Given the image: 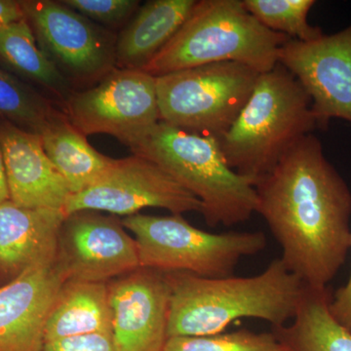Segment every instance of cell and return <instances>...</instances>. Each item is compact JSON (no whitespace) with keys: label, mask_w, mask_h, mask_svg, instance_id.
Here are the masks:
<instances>
[{"label":"cell","mask_w":351,"mask_h":351,"mask_svg":"<svg viewBox=\"0 0 351 351\" xmlns=\"http://www.w3.org/2000/svg\"><path fill=\"white\" fill-rule=\"evenodd\" d=\"M257 212L282 249L281 260L307 287L328 288L351 243V191L313 134L256 184Z\"/></svg>","instance_id":"6da1fadb"},{"label":"cell","mask_w":351,"mask_h":351,"mask_svg":"<svg viewBox=\"0 0 351 351\" xmlns=\"http://www.w3.org/2000/svg\"><path fill=\"white\" fill-rule=\"evenodd\" d=\"M166 274L171 288L168 339L219 334L241 318L267 321L272 328L284 326L294 318L306 287L281 258L250 277Z\"/></svg>","instance_id":"7a4b0ae2"},{"label":"cell","mask_w":351,"mask_h":351,"mask_svg":"<svg viewBox=\"0 0 351 351\" xmlns=\"http://www.w3.org/2000/svg\"><path fill=\"white\" fill-rule=\"evenodd\" d=\"M316 128L311 97L278 64L261 73L239 117L217 140L228 165L256 186L284 154Z\"/></svg>","instance_id":"3957f363"},{"label":"cell","mask_w":351,"mask_h":351,"mask_svg":"<svg viewBox=\"0 0 351 351\" xmlns=\"http://www.w3.org/2000/svg\"><path fill=\"white\" fill-rule=\"evenodd\" d=\"M126 145L198 198L208 226H235L257 212L255 184L228 165L216 138L159 121Z\"/></svg>","instance_id":"277c9868"},{"label":"cell","mask_w":351,"mask_h":351,"mask_svg":"<svg viewBox=\"0 0 351 351\" xmlns=\"http://www.w3.org/2000/svg\"><path fill=\"white\" fill-rule=\"evenodd\" d=\"M289 39L261 24L242 0H201L142 71L157 77L204 64L235 62L267 73L278 64L279 52Z\"/></svg>","instance_id":"5b68a950"},{"label":"cell","mask_w":351,"mask_h":351,"mask_svg":"<svg viewBox=\"0 0 351 351\" xmlns=\"http://www.w3.org/2000/svg\"><path fill=\"white\" fill-rule=\"evenodd\" d=\"M122 225L135 235L141 269L188 272L204 278L232 276L240 260L267 248L261 232L214 234L191 226L182 215L135 214Z\"/></svg>","instance_id":"8992f818"},{"label":"cell","mask_w":351,"mask_h":351,"mask_svg":"<svg viewBox=\"0 0 351 351\" xmlns=\"http://www.w3.org/2000/svg\"><path fill=\"white\" fill-rule=\"evenodd\" d=\"M260 75L226 62L157 76L160 121L218 138L239 117Z\"/></svg>","instance_id":"52a82bcc"},{"label":"cell","mask_w":351,"mask_h":351,"mask_svg":"<svg viewBox=\"0 0 351 351\" xmlns=\"http://www.w3.org/2000/svg\"><path fill=\"white\" fill-rule=\"evenodd\" d=\"M68 119L83 135L108 134L127 145L160 121L156 77L112 69L96 86L69 95Z\"/></svg>","instance_id":"ba28073f"},{"label":"cell","mask_w":351,"mask_h":351,"mask_svg":"<svg viewBox=\"0 0 351 351\" xmlns=\"http://www.w3.org/2000/svg\"><path fill=\"white\" fill-rule=\"evenodd\" d=\"M149 207L166 209L172 215L203 211L201 201L165 171L133 154L115 159L96 184L71 195L64 213L66 217L80 211H103L128 217Z\"/></svg>","instance_id":"9c48e42d"},{"label":"cell","mask_w":351,"mask_h":351,"mask_svg":"<svg viewBox=\"0 0 351 351\" xmlns=\"http://www.w3.org/2000/svg\"><path fill=\"white\" fill-rule=\"evenodd\" d=\"M56 262L66 281L106 282L140 267L137 244L121 221L97 211H80L64 219Z\"/></svg>","instance_id":"30bf717a"},{"label":"cell","mask_w":351,"mask_h":351,"mask_svg":"<svg viewBox=\"0 0 351 351\" xmlns=\"http://www.w3.org/2000/svg\"><path fill=\"white\" fill-rule=\"evenodd\" d=\"M21 5L39 47L64 75L88 80L112 71L115 45L82 14L61 1L25 0Z\"/></svg>","instance_id":"8fae6325"},{"label":"cell","mask_w":351,"mask_h":351,"mask_svg":"<svg viewBox=\"0 0 351 351\" xmlns=\"http://www.w3.org/2000/svg\"><path fill=\"white\" fill-rule=\"evenodd\" d=\"M278 64L311 97L318 128L326 129L332 119L351 124V25L313 41L289 39L279 52Z\"/></svg>","instance_id":"7c38bea8"},{"label":"cell","mask_w":351,"mask_h":351,"mask_svg":"<svg viewBox=\"0 0 351 351\" xmlns=\"http://www.w3.org/2000/svg\"><path fill=\"white\" fill-rule=\"evenodd\" d=\"M112 335L119 351H164L171 288L166 272L138 269L108 283Z\"/></svg>","instance_id":"4fadbf2b"},{"label":"cell","mask_w":351,"mask_h":351,"mask_svg":"<svg viewBox=\"0 0 351 351\" xmlns=\"http://www.w3.org/2000/svg\"><path fill=\"white\" fill-rule=\"evenodd\" d=\"M64 282L55 261L0 287V351L43 350L48 316Z\"/></svg>","instance_id":"5bb4252c"},{"label":"cell","mask_w":351,"mask_h":351,"mask_svg":"<svg viewBox=\"0 0 351 351\" xmlns=\"http://www.w3.org/2000/svg\"><path fill=\"white\" fill-rule=\"evenodd\" d=\"M0 145L10 200L21 207L64 211L73 193L44 151L40 136L3 121Z\"/></svg>","instance_id":"9a60e30c"},{"label":"cell","mask_w":351,"mask_h":351,"mask_svg":"<svg viewBox=\"0 0 351 351\" xmlns=\"http://www.w3.org/2000/svg\"><path fill=\"white\" fill-rule=\"evenodd\" d=\"M61 210L31 209L11 200L0 205V274L10 280L36 265L56 261Z\"/></svg>","instance_id":"2e32d148"},{"label":"cell","mask_w":351,"mask_h":351,"mask_svg":"<svg viewBox=\"0 0 351 351\" xmlns=\"http://www.w3.org/2000/svg\"><path fill=\"white\" fill-rule=\"evenodd\" d=\"M195 0H154L138 9L115 43L117 68L144 69L188 19Z\"/></svg>","instance_id":"e0dca14e"},{"label":"cell","mask_w":351,"mask_h":351,"mask_svg":"<svg viewBox=\"0 0 351 351\" xmlns=\"http://www.w3.org/2000/svg\"><path fill=\"white\" fill-rule=\"evenodd\" d=\"M108 283L64 282L48 316L45 343L92 334L112 335Z\"/></svg>","instance_id":"ac0fdd59"},{"label":"cell","mask_w":351,"mask_h":351,"mask_svg":"<svg viewBox=\"0 0 351 351\" xmlns=\"http://www.w3.org/2000/svg\"><path fill=\"white\" fill-rule=\"evenodd\" d=\"M39 136L44 151L73 195L96 184L114 163L115 159L96 151L64 113H55Z\"/></svg>","instance_id":"d6986e66"},{"label":"cell","mask_w":351,"mask_h":351,"mask_svg":"<svg viewBox=\"0 0 351 351\" xmlns=\"http://www.w3.org/2000/svg\"><path fill=\"white\" fill-rule=\"evenodd\" d=\"M331 299L328 288L306 286L291 324L271 332L288 351H351V331L332 315Z\"/></svg>","instance_id":"ffe728a7"},{"label":"cell","mask_w":351,"mask_h":351,"mask_svg":"<svg viewBox=\"0 0 351 351\" xmlns=\"http://www.w3.org/2000/svg\"><path fill=\"white\" fill-rule=\"evenodd\" d=\"M0 59L21 75L64 98L69 82L44 54L27 19L0 29Z\"/></svg>","instance_id":"44dd1931"},{"label":"cell","mask_w":351,"mask_h":351,"mask_svg":"<svg viewBox=\"0 0 351 351\" xmlns=\"http://www.w3.org/2000/svg\"><path fill=\"white\" fill-rule=\"evenodd\" d=\"M57 112L46 99L0 69V117L39 135Z\"/></svg>","instance_id":"7402d4cb"},{"label":"cell","mask_w":351,"mask_h":351,"mask_svg":"<svg viewBox=\"0 0 351 351\" xmlns=\"http://www.w3.org/2000/svg\"><path fill=\"white\" fill-rule=\"evenodd\" d=\"M245 8L270 31L300 41H313L323 36L322 29L307 21L314 0H242Z\"/></svg>","instance_id":"603a6c76"},{"label":"cell","mask_w":351,"mask_h":351,"mask_svg":"<svg viewBox=\"0 0 351 351\" xmlns=\"http://www.w3.org/2000/svg\"><path fill=\"white\" fill-rule=\"evenodd\" d=\"M164 351H288L274 332L239 330L202 337H173Z\"/></svg>","instance_id":"cb8c5ba5"},{"label":"cell","mask_w":351,"mask_h":351,"mask_svg":"<svg viewBox=\"0 0 351 351\" xmlns=\"http://www.w3.org/2000/svg\"><path fill=\"white\" fill-rule=\"evenodd\" d=\"M62 3L85 18L108 25H119L137 10V0H64Z\"/></svg>","instance_id":"d4e9b609"},{"label":"cell","mask_w":351,"mask_h":351,"mask_svg":"<svg viewBox=\"0 0 351 351\" xmlns=\"http://www.w3.org/2000/svg\"><path fill=\"white\" fill-rule=\"evenodd\" d=\"M43 351H119L112 335L92 334L44 343Z\"/></svg>","instance_id":"484cf974"},{"label":"cell","mask_w":351,"mask_h":351,"mask_svg":"<svg viewBox=\"0 0 351 351\" xmlns=\"http://www.w3.org/2000/svg\"><path fill=\"white\" fill-rule=\"evenodd\" d=\"M330 311L343 326L351 331V274L348 282L332 295Z\"/></svg>","instance_id":"4316f807"},{"label":"cell","mask_w":351,"mask_h":351,"mask_svg":"<svg viewBox=\"0 0 351 351\" xmlns=\"http://www.w3.org/2000/svg\"><path fill=\"white\" fill-rule=\"evenodd\" d=\"M25 19L21 1L15 0H0V29Z\"/></svg>","instance_id":"83f0119b"},{"label":"cell","mask_w":351,"mask_h":351,"mask_svg":"<svg viewBox=\"0 0 351 351\" xmlns=\"http://www.w3.org/2000/svg\"><path fill=\"white\" fill-rule=\"evenodd\" d=\"M10 200L8 184H7L5 164H4L3 152L0 145V205Z\"/></svg>","instance_id":"f1b7e54d"}]
</instances>
